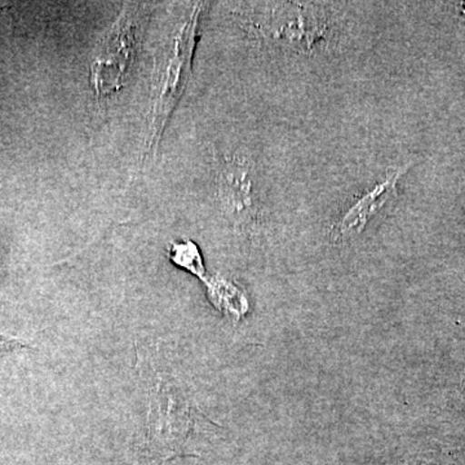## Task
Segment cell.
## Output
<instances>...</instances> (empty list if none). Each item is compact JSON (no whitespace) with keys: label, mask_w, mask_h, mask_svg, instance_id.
<instances>
[{"label":"cell","mask_w":465,"mask_h":465,"mask_svg":"<svg viewBox=\"0 0 465 465\" xmlns=\"http://www.w3.org/2000/svg\"><path fill=\"white\" fill-rule=\"evenodd\" d=\"M203 5L193 9L188 20L183 21L164 54L162 65L155 73L152 88V105L148 116L143 161L155 157L164 130L177 103L182 99L192 74L193 54L200 36Z\"/></svg>","instance_id":"obj_1"},{"label":"cell","mask_w":465,"mask_h":465,"mask_svg":"<svg viewBox=\"0 0 465 465\" xmlns=\"http://www.w3.org/2000/svg\"><path fill=\"white\" fill-rule=\"evenodd\" d=\"M217 200L237 231H258L262 202L256 189L255 171L250 158L242 154H215Z\"/></svg>","instance_id":"obj_2"},{"label":"cell","mask_w":465,"mask_h":465,"mask_svg":"<svg viewBox=\"0 0 465 465\" xmlns=\"http://www.w3.org/2000/svg\"><path fill=\"white\" fill-rule=\"evenodd\" d=\"M136 15L125 11L101 43L91 65V84L99 96H109L125 84L136 52Z\"/></svg>","instance_id":"obj_3"},{"label":"cell","mask_w":465,"mask_h":465,"mask_svg":"<svg viewBox=\"0 0 465 465\" xmlns=\"http://www.w3.org/2000/svg\"><path fill=\"white\" fill-rule=\"evenodd\" d=\"M412 163L397 168H391L384 180L375 183L369 192L361 195L354 203L345 211L332 228L335 241H349L358 237L372 220L381 215L385 208L391 206L399 195L400 180L407 173Z\"/></svg>","instance_id":"obj_4"},{"label":"cell","mask_w":465,"mask_h":465,"mask_svg":"<svg viewBox=\"0 0 465 465\" xmlns=\"http://www.w3.org/2000/svg\"><path fill=\"white\" fill-rule=\"evenodd\" d=\"M170 258L180 268L186 269L207 282L206 269L200 250L192 241L173 242L170 246Z\"/></svg>","instance_id":"obj_5"},{"label":"cell","mask_w":465,"mask_h":465,"mask_svg":"<svg viewBox=\"0 0 465 465\" xmlns=\"http://www.w3.org/2000/svg\"><path fill=\"white\" fill-rule=\"evenodd\" d=\"M29 348L27 342L20 339L8 338V336L0 335V354L11 353L17 349Z\"/></svg>","instance_id":"obj_6"}]
</instances>
